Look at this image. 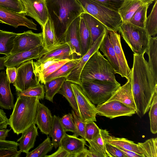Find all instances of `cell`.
Segmentation results:
<instances>
[{"instance_id": "5b68a950", "label": "cell", "mask_w": 157, "mask_h": 157, "mask_svg": "<svg viewBox=\"0 0 157 157\" xmlns=\"http://www.w3.org/2000/svg\"><path fill=\"white\" fill-rule=\"evenodd\" d=\"M80 86L90 101L94 105L106 102L121 86L118 82L97 79L83 80Z\"/></svg>"}, {"instance_id": "816d5d0a", "label": "cell", "mask_w": 157, "mask_h": 157, "mask_svg": "<svg viewBox=\"0 0 157 157\" xmlns=\"http://www.w3.org/2000/svg\"><path fill=\"white\" fill-rule=\"evenodd\" d=\"M6 73L10 83H13L17 75L16 67H7Z\"/></svg>"}, {"instance_id": "60d3db41", "label": "cell", "mask_w": 157, "mask_h": 157, "mask_svg": "<svg viewBox=\"0 0 157 157\" xmlns=\"http://www.w3.org/2000/svg\"><path fill=\"white\" fill-rule=\"evenodd\" d=\"M149 109L150 130L152 133L155 134L157 132V91L155 94Z\"/></svg>"}, {"instance_id": "7a4b0ae2", "label": "cell", "mask_w": 157, "mask_h": 157, "mask_svg": "<svg viewBox=\"0 0 157 157\" xmlns=\"http://www.w3.org/2000/svg\"><path fill=\"white\" fill-rule=\"evenodd\" d=\"M45 2L58 43H64L69 26L84 11L77 0H45Z\"/></svg>"}, {"instance_id": "6da1fadb", "label": "cell", "mask_w": 157, "mask_h": 157, "mask_svg": "<svg viewBox=\"0 0 157 157\" xmlns=\"http://www.w3.org/2000/svg\"><path fill=\"white\" fill-rule=\"evenodd\" d=\"M130 77L136 113L141 117L149 110L157 91V81L153 77L144 54L134 53Z\"/></svg>"}, {"instance_id": "ba28073f", "label": "cell", "mask_w": 157, "mask_h": 157, "mask_svg": "<svg viewBox=\"0 0 157 157\" xmlns=\"http://www.w3.org/2000/svg\"><path fill=\"white\" fill-rule=\"evenodd\" d=\"M33 60L25 61L16 67L17 75L13 83L16 92H22L39 83L34 70Z\"/></svg>"}, {"instance_id": "83f0119b", "label": "cell", "mask_w": 157, "mask_h": 157, "mask_svg": "<svg viewBox=\"0 0 157 157\" xmlns=\"http://www.w3.org/2000/svg\"><path fill=\"white\" fill-rule=\"evenodd\" d=\"M66 134L60 121L59 116L54 115L52 116V121L49 136L52 137V142L55 148L60 145L61 140Z\"/></svg>"}, {"instance_id": "8992f818", "label": "cell", "mask_w": 157, "mask_h": 157, "mask_svg": "<svg viewBox=\"0 0 157 157\" xmlns=\"http://www.w3.org/2000/svg\"><path fill=\"white\" fill-rule=\"evenodd\" d=\"M77 0L85 12L89 14L101 22L108 30L118 31L122 21L118 12L90 0Z\"/></svg>"}, {"instance_id": "4316f807", "label": "cell", "mask_w": 157, "mask_h": 157, "mask_svg": "<svg viewBox=\"0 0 157 157\" xmlns=\"http://www.w3.org/2000/svg\"><path fill=\"white\" fill-rule=\"evenodd\" d=\"M99 49L103 53L110 64L116 74H120L119 64L113 46L110 41L108 32L107 31Z\"/></svg>"}, {"instance_id": "603a6c76", "label": "cell", "mask_w": 157, "mask_h": 157, "mask_svg": "<svg viewBox=\"0 0 157 157\" xmlns=\"http://www.w3.org/2000/svg\"><path fill=\"white\" fill-rule=\"evenodd\" d=\"M154 1V0H124L118 11L122 23H129L133 14L139 8L146 4H151Z\"/></svg>"}, {"instance_id": "bcb514c9", "label": "cell", "mask_w": 157, "mask_h": 157, "mask_svg": "<svg viewBox=\"0 0 157 157\" xmlns=\"http://www.w3.org/2000/svg\"><path fill=\"white\" fill-rule=\"evenodd\" d=\"M74 121L76 128V131L73 135V136L78 137L80 136L82 138H85V125L86 123L83 121L75 113L73 110H71Z\"/></svg>"}, {"instance_id": "ee69618b", "label": "cell", "mask_w": 157, "mask_h": 157, "mask_svg": "<svg viewBox=\"0 0 157 157\" xmlns=\"http://www.w3.org/2000/svg\"><path fill=\"white\" fill-rule=\"evenodd\" d=\"M71 59H66L55 62L50 66L44 70L38 78L39 82L43 84L44 79L49 75L55 71Z\"/></svg>"}, {"instance_id": "30bf717a", "label": "cell", "mask_w": 157, "mask_h": 157, "mask_svg": "<svg viewBox=\"0 0 157 157\" xmlns=\"http://www.w3.org/2000/svg\"><path fill=\"white\" fill-rule=\"evenodd\" d=\"M43 35L42 32L35 33L28 30L17 33L14 40L13 48L10 55L28 51L43 44Z\"/></svg>"}, {"instance_id": "9c48e42d", "label": "cell", "mask_w": 157, "mask_h": 157, "mask_svg": "<svg viewBox=\"0 0 157 157\" xmlns=\"http://www.w3.org/2000/svg\"><path fill=\"white\" fill-rule=\"evenodd\" d=\"M79 112V118L85 123L96 121V106L89 100L80 85L72 83Z\"/></svg>"}, {"instance_id": "e0dca14e", "label": "cell", "mask_w": 157, "mask_h": 157, "mask_svg": "<svg viewBox=\"0 0 157 157\" xmlns=\"http://www.w3.org/2000/svg\"><path fill=\"white\" fill-rule=\"evenodd\" d=\"M105 33L100 36L94 42L87 52L81 58L79 62L66 78V80L81 86L80 76L82 71L90 57L99 49L100 45Z\"/></svg>"}, {"instance_id": "9f6ffc18", "label": "cell", "mask_w": 157, "mask_h": 157, "mask_svg": "<svg viewBox=\"0 0 157 157\" xmlns=\"http://www.w3.org/2000/svg\"><path fill=\"white\" fill-rule=\"evenodd\" d=\"M10 129L3 128L0 129V140H5Z\"/></svg>"}, {"instance_id": "f5cc1de1", "label": "cell", "mask_w": 157, "mask_h": 157, "mask_svg": "<svg viewBox=\"0 0 157 157\" xmlns=\"http://www.w3.org/2000/svg\"><path fill=\"white\" fill-rule=\"evenodd\" d=\"M9 119L4 111L0 109V129L6 128L9 125Z\"/></svg>"}, {"instance_id": "d4e9b609", "label": "cell", "mask_w": 157, "mask_h": 157, "mask_svg": "<svg viewBox=\"0 0 157 157\" xmlns=\"http://www.w3.org/2000/svg\"><path fill=\"white\" fill-rule=\"evenodd\" d=\"M37 129L34 123L21 133V136L17 140V142H19V151L21 152L27 153L34 147L36 138L38 135Z\"/></svg>"}, {"instance_id": "e575fe53", "label": "cell", "mask_w": 157, "mask_h": 157, "mask_svg": "<svg viewBox=\"0 0 157 157\" xmlns=\"http://www.w3.org/2000/svg\"><path fill=\"white\" fill-rule=\"evenodd\" d=\"M105 141L117 147L132 151L142 155L137 144L126 138L115 137L109 135L106 138Z\"/></svg>"}, {"instance_id": "db71d44e", "label": "cell", "mask_w": 157, "mask_h": 157, "mask_svg": "<svg viewBox=\"0 0 157 157\" xmlns=\"http://www.w3.org/2000/svg\"><path fill=\"white\" fill-rule=\"evenodd\" d=\"M19 143L13 141L0 140V148L15 147L17 149Z\"/></svg>"}, {"instance_id": "277c9868", "label": "cell", "mask_w": 157, "mask_h": 157, "mask_svg": "<svg viewBox=\"0 0 157 157\" xmlns=\"http://www.w3.org/2000/svg\"><path fill=\"white\" fill-rule=\"evenodd\" d=\"M115 72L98 50L90 57L81 72L80 80L97 79L117 82Z\"/></svg>"}, {"instance_id": "484cf974", "label": "cell", "mask_w": 157, "mask_h": 157, "mask_svg": "<svg viewBox=\"0 0 157 157\" xmlns=\"http://www.w3.org/2000/svg\"><path fill=\"white\" fill-rule=\"evenodd\" d=\"M86 145V141L83 138H79L67 133L62 139L59 146L64 148L74 157L75 155L82 151Z\"/></svg>"}, {"instance_id": "c3c4849f", "label": "cell", "mask_w": 157, "mask_h": 157, "mask_svg": "<svg viewBox=\"0 0 157 157\" xmlns=\"http://www.w3.org/2000/svg\"><path fill=\"white\" fill-rule=\"evenodd\" d=\"M110 10L118 12L124 0H90Z\"/></svg>"}, {"instance_id": "f1b7e54d", "label": "cell", "mask_w": 157, "mask_h": 157, "mask_svg": "<svg viewBox=\"0 0 157 157\" xmlns=\"http://www.w3.org/2000/svg\"><path fill=\"white\" fill-rule=\"evenodd\" d=\"M146 53L148 56V66L153 77L157 81V38L151 37L148 47Z\"/></svg>"}, {"instance_id": "ab89813d", "label": "cell", "mask_w": 157, "mask_h": 157, "mask_svg": "<svg viewBox=\"0 0 157 157\" xmlns=\"http://www.w3.org/2000/svg\"><path fill=\"white\" fill-rule=\"evenodd\" d=\"M150 5L146 4L139 8L133 14L129 23L145 28L147 10Z\"/></svg>"}, {"instance_id": "8fae6325", "label": "cell", "mask_w": 157, "mask_h": 157, "mask_svg": "<svg viewBox=\"0 0 157 157\" xmlns=\"http://www.w3.org/2000/svg\"><path fill=\"white\" fill-rule=\"evenodd\" d=\"M96 107L97 114L111 119L121 116H131L136 113L134 109L115 100L97 105Z\"/></svg>"}, {"instance_id": "2e32d148", "label": "cell", "mask_w": 157, "mask_h": 157, "mask_svg": "<svg viewBox=\"0 0 157 157\" xmlns=\"http://www.w3.org/2000/svg\"><path fill=\"white\" fill-rule=\"evenodd\" d=\"M80 17L76 18L70 24L65 35L64 42L69 45L74 59L81 58L79 36Z\"/></svg>"}, {"instance_id": "6f0895ef", "label": "cell", "mask_w": 157, "mask_h": 157, "mask_svg": "<svg viewBox=\"0 0 157 157\" xmlns=\"http://www.w3.org/2000/svg\"><path fill=\"white\" fill-rule=\"evenodd\" d=\"M6 56L0 57V70H4L6 67L5 62L6 59Z\"/></svg>"}, {"instance_id": "4fadbf2b", "label": "cell", "mask_w": 157, "mask_h": 157, "mask_svg": "<svg viewBox=\"0 0 157 157\" xmlns=\"http://www.w3.org/2000/svg\"><path fill=\"white\" fill-rule=\"evenodd\" d=\"M0 22L15 28L23 26L37 30V25L26 17L25 13L16 12L0 7Z\"/></svg>"}, {"instance_id": "52a82bcc", "label": "cell", "mask_w": 157, "mask_h": 157, "mask_svg": "<svg viewBox=\"0 0 157 157\" xmlns=\"http://www.w3.org/2000/svg\"><path fill=\"white\" fill-rule=\"evenodd\" d=\"M118 31L134 54L142 55L146 53L151 36L145 28L123 22Z\"/></svg>"}, {"instance_id": "ffe728a7", "label": "cell", "mask_w": 157, "mask_h": 157, "mask_svg": "<svg viewBox=\"0 0 157 157\" xmlns=\"http://www.w3.org/2000/svg\"><path fill=\"white\" fill-rule=\"evenodd\" d=\"M10 82L4 71L0 72V107L11 109L14 106V97L10 88Z\"/></svg>"}, {"instance_id": "f546056e", "label": "cell", "mask_w": 157, "mask_h": 157, "mask_svg": "<svg viewBox=\"0 0 157 157\" xmlns=\"http://www.w3.org/2000/svg\"><path fill=\"white\" fill-rule=\"evenodd\" d=\"M42 32L43 35V44L47 50L49 51L59 44L53 25L49 18L42 29Z\"/></svg>"}, {"instance_id": "ac0fdd59", "label": "cell", "mask_w": 157, "mask_h": 157, "mask_svg": "<svg viewBox=\"0 0 157 157\" xmlns=\"http://www.w3.org/2000/svg\"><path fill=\"white\" fill-rule=\"evenodd\" d=\"M124 85L120 86L106 101L115 100L120 101L128 107L135 110L136 108L132 92L131 79L130 77Z\"/></svg>"}, {"instance_id": "7402d4cb", "label": "cell", "mask_w": 157, "mask_h": 157, "mask_svg": "<svg viewBox=\"0 0 157 157\" xmlns=\"http://www.w3.org/2000/svg\"><path fill=\"white\" fill-rule=\"evenodd\" d=\"M109 134L106 129H100L99 135L93 140L88 141L87 157H108L105 150V139Z\"/></svg>"}, {"instance_id": "7bdbcfd3", "label": "cell", "mask_w": 157, "mask_h": 157, "mask_svg": "<svg viewBox=\"0 0 157 157\" xmlns=\"http://www.w3.org/2000/svg\"><path fill=\"white\" fill-rule=\"evenodd\" d=\"M17 96L19 95L37 97L39 99L44 98L45 91L44 85L39 83L37 86L22 92H17Z\"/></svg>"}, {"instance_id": "f907efd6", "label": "cell", "mask_w": 157, "mask_h": 157, "mask_svg": "<svg viewBox=\"0 0 157 157\" xmlns=\"http://www.w3.org/2000/svg\"><path fill=\"white\" fill-rule=\"evenodd\" d=\"M45 157H72V155L63 147L59 146L56 151L51 155H47Z\"/></svg>"}, {"instance_id": "8d00e7d4", "label": "cell", "mask_w": 157, "mask_h": 157, "mask_svg": "<svg viewBox=\"0 0 157 157\" xmlns=\"http://www.w3.org/2000/svg\"><path fill=\"white\" fill-rule=\"evenodd\" d=\"M138 148L143 157H157V138H152L138 143Z\"/></svg>"}, {"instance_id": "74e56055", "label": "cell", "mask_w": 157, "mask_h": 157, "mask_svg": "<svg viewBox=\"0 0 157 157\" xmlns=\"http://www.w3.org/2000/svg\"><path fill=\"white\" fill-rule=\"evenodd\" d=\"M154 1L152 10L147 17L145 26V29L151 37L155 36L157 33V0Z\"/></svg>"}, {"instance_id": "1f68e13d", "label": "cell", "mask_w": 157, "mask_h": 157, "mask_svg": "<svg viewBox=\"0 0 157 157\" xmlns=\"http://www.w3.org/2000/svg\"><path fill=\"white\" fill-rule=\"evenodd\" d=\"M17 33L0 30V54L7 56L10 55L13 48L14 40Z\"/></svg>"}, {"instance_id": "680465c9", "label": "cell", "mask_w": 157, "mask_h": 157, "mask_svg": "<svg viewBox=\"0 0 157 157\" xmlns=\"http://www.w3.org/2000/svg\"><path fill=\"white\" fill-rule=\"evenodd\" d=\"M87 151L86 147L82 151L75 155L74 157H87Z\"/></svg>"}, {"instance_id": "f35d334b", "label": "cell", "mask_w": 157, "mask_h": 157, "mask_svg": "<svg viewBox=\"0 0 157 157\" xmlns=\"http://www.w3.org/2000/svg\"><path fill=\"white\" fill-rule=\"evenodd\" d=\"M54 147L49 137L35 149L26 154V157H45Z\"/></svg>"}, {"instance_id": "44dd1931", "label": "cell", "mask_w": 157, "mask_h": 157, "mask_svg": "<svg viewBox=\"0 0 157 157\" xmlns=\"http://www.w3.org/2000/svg\"><path fill=\"white\" fill-rule=\"evenodd\" d=\"M66 59H75L68 44L66 43H62L52 48L35 62L41 63L50 59L61 60Z\"/></svg>"}, {"instance_id": "3957f363", "label": "cell", "mask_w": 157, "mask_h": 157, "mask_svg": "<svg viewBox=\"0 0 157 157\" xmlns=\"http://www.w3.org/2000/svg\"><path fill=\"white\" fill-rule=\"evenodd\" d=\"M39 99L37 97L19 95L9 119V125L18 135L34 123Z\"/></svg>"}, {"instance_id": "9a60e30c", "label": "cell", "mask_w": 157, "mask_h": 157, "mask_svg": "<svg viewBox=\"0 0 157 157\" xmlns=\"http://www.w3.org/2000/svg\"><path fill=\"white\" fill-rule=\"evenodd\" d=\"M107 31L110 41L114 49L119 64L120 75L127 79L130 77L131 69L128 66L122 47L120 35L116 31L109 30Z\"/></svg>"}, {"instance_id": "b9f144b4", "label": "cell", "mask_w": 157, "mask_h": 157, "mask_svg": "<svg viewBox=\"0 0 157 157\" xmlns=\"http://www.w3.org/2000/svg\"><path fill=\"white\" fill-rule=\"evenodd\" d=\"M0 7L19 13H25L21 0H0Z\"/></svg>"}, {"instance_id": "7c38bea8", "label": "cell", "mask_w": 157, "mask_h": 157, "mask_svg": "<svg viewBox=\"0 0 157 157\" xmlns=\"http://www.w3.org/2000/svg\"><path fill=\"white\" fill-rule=\"evenodd\" d=\"M24 7L26 16L35 20L42 29L48 15L45 0H21Z\"/></svg>"}, {"instance_id": "5bb4252c", "label": "cell", "mask_w": 157, "mask_h": 157, "mask_svg": "<svg viewBox=\"0 0 157 157\" xmlns=\"http://www.w3.org/2000/svg\"><path fill=\"white\" fill-rule=\"evenodd\" d=\"M48 51L43 44L30 50L18 52L6 57V67H16L23 62L31 59H38Z\"/></svg>"}, {"instance_id": "4dcf8cb0", "label": "cell", "mask_w": 157, "mask_h": 157, "mask_svg": "<svg viewBox=\"0 0 157 157\" xmlns=\"http://www.w3.org/2000/svg\"><path fill=\"white\" fill-rule=\"evenodd\" d=\"M79 36L81 57L87 52L91 47V37L85 22L80 17Z\"/></svg>"}, {"instance_id": "d6a6232c", "label": "cell", "mask_w": 157, "mask_h": 157, "mask_svg": "<svg viewBox=\"0 0 157 157\" xmlns=\"http://www.w3.org/2000/svg\"><path fill=\"white\" fill-rule=\"evenodd\" d=\"M66 80L65 77L55 78L45 82L44 85L45 99L53 102L54 97L61 88L62 85Z\"/></svg>"}, {"instance_id": "d590c367", "label": "cell", "mask_w": 157, "mask_h": 157, "mask_svg": "<svg viewBox=\"0 0 157 157\" xmlns=\"http://www.w3.org/2000/svg\"><path fill=\"white\" fill-rule=\"evenodd\" d=\"M80 58L72 59L65 63L55 71L47 77L44 80V84L46 82L58 78L65 77L66 78L79 62Z\"/></svg>"}, {"instance_id": "681fc988", "label": "cell", "mask_w": 157, "mask_h": 157, "mask_svg": "<svg viewBox=\"0 0 157 157\" xmlns=\"http://www.w3.org/2000/svg\"><path fill=\"white\" fill-rule=\"evenodd\" d=\"M105 150L108 157H126L123 151L118 147L107 143Z\"/></svg>"}, {"instance_id": "f6af8a7d", "label": "cell", "mask_w": 157, "mask_h": 157, "mask_svg": "<svg viewBox=\"0 0 157 157\" xmlns=\"http://www.w3.org/2000/svg\"><path fill=\"white\" fill-rule=\"evenodd\" d=\"M100 130V129L94 121L86 123L85 131L86 141L88 142L94 139L99 135Z\"/></svg>"}, {"instance_id": "836d02e7", "label": "cell", "mask_w": 157, "mask_h": 157, "mask_svg": "<svg viewBox=\"0 0 157 157\" xmlns=\"http://www.w3.org/2000/svg\"><path fill=\"white\" fill-rule=\"evenodd\" d=\"M71 82L66 80L58 93L62 95L66 99L76 114L79 117V112L76 99L71 87Z\"/></svg>"}, {"instance_id": "d6986e66", "label": "cell", "mask_w": 157, "mask_h": 157, "mask_svg": "<svg viewBox=\"0 0 157 157\" xmlns=\"http://www.w3.org/2000/svg\"><path fill=\"white\" fill-rule=\"evenodd\" d=\"M52 121V116L50 110L43 104L38 102L34 123L41 132L48 135Z\"/></svg>"}, {"instance_id": "11a10c76", "label": "cell", "mask_w": 157, "mask_h": 157, "mask_svg": "<svg viewBox=\"0 0 157 157\" xmlns=\"http://www.w3.org/2000/svg\"><path fill=\"white\" fill-rule=\"evenodd\" d=\"M118 147L123 151L126 157H143L141 155L133 151Z\"/></svg>"}, {"instance_id": "cb8c5ba5", "label": "cell", "mask_w": 157, "mask_h": 157, "mask_svg": "<svg viewBox=\"0 0 157 157\" xmlns=\"http://www.w3.org/2000/svg\"><path fill=\"white\" fill-rule=\"evenodd\" d=\"M80 17L85 22L91 37V46L101 35L106 33L108 30L101 22L89 14L84 12Z\"/></svg>"}, {"instance_id": "7dc6e473", "label": "cell", "mask_w": 157, "mask_h": 157, "mask_svg": "<svg viewBox=\"0 0 157 157\" xmlns=\"http://www.w3.org/2000/svg\"><path fill=\"white\" fill-rule=\"evenodd\" d=\"M60 121L66 132L70 131L74 133L75 132L76 129L72 113H69L64 115L60 118Z\"/></svg>"}]
</instances>
